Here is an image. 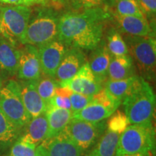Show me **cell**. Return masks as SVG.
Instances as JSON below:
<instances>
[{
	"mask_svg": "<svg viewBox=\"0 0 156 156\" xmlns=\"http://www.w3.org/2000/svg\"><path fill=\"white\" fill-rule=\"evenodd\" d=\"M106 47L112 56L128 54V48L125 41L118 31L112 30L108 36Z\"/></svg>",
	"mask_w": 156,
	"mask_h": 156,
	"instance_id": "484cf974",
	"label": "cell"
},
{
	"mask_svg": "<svg viewBox=\"0 0 156 156\" xmlns=\"http://www.w3.org/2000/svg\"><path fill=\"white\" fill-rule=\"evenodd\" d=\"M36 147L17 140L12 146L8 156H36Z\"/></svg>",
	"mask_w": 156,
	"mask_h": 156,
	"instance_id": "f1b7e54d",
	"label": "cell"
},
{
	"mask_svg": "<svg viewBox=\"0 0 156 156\" xmlns=\"http://www.w3.org/2000/svg\"><path fill=\"white\" fill-rule=\"evenodd\" d=\"M2 87V81H1V79H0V89H1Z\"/></svg>",
	"mask_w": 156,
	"mask_h": 156,
	"instance_id": "74e56055",
	"label": "cell"
},
{
	"mask_svg": "<svg viewBox=\"0 0 156 156\" xmlns=\"http://www.w3.org/2000/svg\"><path fill=\"white\" fill-rule=\"evenodd\" d=\"M139 78V75H134L119 80H107L103 83V87L113 98L122 103V101L131 93Z\"/></svg>",
	"mask_w": 156,
	"mask_h": 156,
	"instance_id": "603a6c76",
	"label": "cell"
},
{
	"mask_svg": "<svg viewBox=\"0 0 156 156\" xmlns=\"http://www.w3.org/2000/svg\"><path fill=\"white\" fill-rule=\"evenodd\" d=\"M74 9H87L102 7L106 4V0H69Z\"/></svg>",
	"mask_w": 156,
	"mask_h": 156,
	"instance_id": "4dcf8cb0",
	"label": "cell"
},
{
	"mask_svg": "<svg viewBox=\"0 0 156 156\" xmlns=\"http://www.w3.org/2000/svg\"><path fill=\"white\" fill-rule=\"evenodd\" d=\"M48 132V122L46 113L32 118L21 130L18 140L37 147L46 139Z\"/></svg>",
	"mask_w": 156,
	"mask_h": 156,
	"instance_id": "e0dca14e",
	"label": "cell"
},
{
	"mask_svg": "<svg viewBox=\"0 0 156 156\" xmlns=\"http://www.w3.org/2000/svg\"><path fill=\"white\" fill-rule=\"evenodd\" d=\"M0 109L14 125L22 130L31 118L20 94L18 81L10 80L0 89Z\"/></svg>",
	"mask_w": 156,
	"mask_h": 156,
	"instance_id": "52a82bcc",
	"label": "cell"
},
{
	"mask_svg": "<svg viewBox=\"0 0 156 156\" xmlns=\"http://www.w3.org/2000/svg\"><path fill=\"white\" fill-rule=\"evenodd\" d=\"M48 107H54V108H63L71 111V103H70L68 96H62V95L55 94L48 103L47 108Z\"/></svg>",
	"mask_w": 156,
	"mask_h": 156,
	"instance_id": "1f68e13d",
	"label": "cell"
},
{
	"mask_svg": "<svg viewBox=\"0 0 156 156\" xmlns=\"http://www.w3.org/2000/svg\"><path fill=\"white\" fill-rule=\"evenodd\" d=\"M32 9L25 6H0V34L12 44H21Z\"/></svg>",
	"mask_w": 156,
	"mask_h": 156,
	"instance_id": "5b68a950",
	"label": "cell"
},
{
	"mask_svg": "<svg viewBox=\"0 0 156 156\" xmlns=\"http://www.w3.org/2000/svg\"><path fill=\"white\" fill-rule=\"evenodd\" d=\"M119 136L120 134L106 129L85 156H115Z\"/></svg>",
	"mask_w": 156,
	"mask_h": 156,
	"instance_id": "cb8c5ba5",
	"label": "cell"
},
{
	"mask_svg": "<svg viewBox=\"0 0 156 156\" xmlns=\"http://www.w3.org/2000/svg\"><path fill=\"white\" fill-rule=\"evenodd\" d=\"M112 58V54L109 53L106 45L100 46V44L93 49L90 56L89 67L97 80L103 84V86L108 79L107 75Z\"/></svg>",
	"mask_w": 156,
	"mask_h": 156,
	"instance_id": "d6986e66",
	"label": "cell"
},
{
	"mask_svg": "<svg viewBox=\"0 0 156 156\" xmlns=\"http://www.w3.org/2000/svg\"><path fill=\"white\" fill-rule=\"evenodd\" d=\"M111 17L103 7L67 12L58 18L57 39L65 46L93 50L101 44L105 22Z\"/></svg>",
	"mask_w": 156,
	"mask_h": 156,
	"instance_id": "6da1fadb",
	"label": "cell"
},
{
	"mask_svg": "<svg viewBox=\"0 0 156 156\" xmlns=\"http://www.w3.org/2000/svg\"><path fill=\"white\" fill-rule=\"evenodd\" d=\"M122 103L130 124L153 122L155 95L150 83L140 76L131 93Z\"/></svg>",
	"mask_w": 156,
	"mask_h": 156,
	"instance_id": "7a4b0ae2",
	"label": "cell"
},
{
	"mask_svg": "<svg viewBox=\"0 0 156 156\" xmlns=\"http://www.w3.org/2000/svg\"><path fill=\"white\" fill-rule=\"evenodd\" d=\"M38 48L42 74L54 77L56 69L67 51V46L56 39Z\"/></svg>",
	"mask_w": 156,
	"mask_h": 156,
	"instance_id": "4fadbf2b",
	"label": "cell"
},
{
	"mask_svg": "<svg viewBox=\"0 0 156 156\" xmlns=\"http://www.w3.org/2000/svg\"><path fill=\"white\" fill-rule=\"evenodd\" d=\"M112 17L119 30L125 35L153 38L155 36V32L147 17L123 16L114 12Z\"/></svg>",
	"mask_w": 156,
	"mask_h": 156,
	"instance_id": "5bb4252c",
	"label": "cell"
},
{
	"mask_svg": "<svg viewBox=\"0 0 156 156\" xmlns=\"http://www.w3.org/2000/svg\"><path fill=\"white\" fill-rule=\"evenodd\" d=\"M21 130L16 127L0 109V155H5L18 140Z\"/></svg>",
	"mask_w": 156,
	"mask_h": 156,
	"instance_id": "7402d4cb",
	"label": "cell"
},
{
	"mask_svg": "<svg viewBox=\"0 0 156 156\" xmlns=\"http://www.w3.org/2000/svg\"><path fill=\"white\" fill-rule=\"evenodd\" d=\"M86 62L85 55L78 48L67 49L56 69L54 78L58 83L67 80L75 75Z\"/></svg>",
	"mask_w": 156,
	"mask_h": 156,
	"instance_id": "2e32d148",
	"label": "cell"
},
{
	"mask_svg": "<svg viewBox=\"0 0 156 156\" xmlns=\"http://www.w3.org/2000/svg\"><path fill=\"white\" fill-rule=\"evenodd\" d=\"M125 41L129 54L140 77L146 81L153 82L155 78L156 41L153 37L125 35Z\"/></svg>",
	"mask_w": 156,
	"mask_h": 156,
	"instance_id": "277c9868",
	"label": "cell"
},
{
	"mask_svg": "<svg viewBox=\"0 0 156 156\" xmlns=\"http://www.w3.org/2000/svg\"><path fill=\"white\" fill-rule=\"evenodd\" d=\"M0 3L9 5L25 6L29 7L34 5L46 6L49 3V0H0Z\"/></svg>",
	"mask_w": 156,
	"mask_h": 156,
	"instance_id": "d6a6232c",
	"label": "cell"
},
{
	"mask_svg": "<svg viewBox=\"0 0 156 156\" xmlns=\"http://www.w3.org/2000/svg\"><path fill=\"white\" fill-rule=\"evenodd\" d=\"M18 83L21 99L31 118L46 112V105L37 91L36 81L20 80Z\"/></svg>",
	"mask_w": 156,
	"mask_h": 156,
	"instance_id": "9a60e30c",
	"label": "cell"
},
{
	"mask_svg": "<svg viewBox=\"0 0 156 156\" xmlns=\"http://www.w3.org/2000/svg\"><path fill=\"white\" fill-rule=\"evenodd\" d=\"M155 151V130L153 122L129 124L120 134L116 155L149 154Z\"/></svg>",
	"mask_w": 156,
	"mask_h": 156,
	"instance_id": "3957f363",
	"label": "cell"
},
{
	"mask_svg": "<svg viewBox=\"0 0 156 156\" xmlns=\"http://www.w3.org/2000/svg\"><path fill=\"white\" fill-rule=\"evenodd\" d=\"M114 6L115 11L114 13L115 14L123 16L145 17L136 0H119Z\"/></svg>",
	"mask_w": 156,
	"mask_h": 156,
	"instance_id": "83f0119b",
	"label": "cell"
},
{
	"mask_svg": "<svg viewBox=\"0 0 156 156\" xmlns=\"http://www.w3.org/2000/svg\"><path fill=\"white\" fill-rule=\"evenodd\" d=\"M20 49L17 75L20 80L36 81L42 75L38 48L31 45H23Z\"/></svg>",
	"mask_w": 156,
	"mask_h": 156,
	"instance_id": "7c38bea8",
	"label": "cell"
},
{
	"mask_svg": "<svg viewBox=\"0 0 156 156\" xmlns=\"http://www.w3.org/2000/svg\"><path fill=\"white\" fill-rule=\"evenodd\" d=\"M136 75V67L129 54L112 56L108 69V79L119 80Z\"/></svg>",
	"mask_w": 156,
	"mask_h": 156,
	"instance_id": "44dd1931",
	"label": "cell"
},
{
	"mask_svg": "<svg viewBox=\"0 0 156 156\" xmlns=\"http://www.w3.org/2000/svg\"><path fill=\"white\" fill-rule=\"evenodd\" d=\"M58 86L55 78L42 74L36 80V87L39 95L46 105V108L51 99L56 94V90Z\"/></svg>",
	"mask_w": 156,
	"mask_h": 156,
	"instance_id": "d4e9b609",
	"label": "cell"
},
{
	"mask_svg": "<svg viewBox=\"0 0 156 156\" xmlns=\"http://www.w3.org/2000/svg\"><path fill=\"white\" fill-rule=\"evenodd\" d=\"M115 156H149V154H135V155H123Z\"/></svg>",
	"mask_w": 156,
	"mask_h": 156,
	"instance_id": "8d00e7d4",
	"label": "cell"
},
{
	"mask_svg": "<svg viewBox=\"0 0 156 156\" xmlns=\"http://www.w3.org/2000/svg\"><path fill=\"white\" fill-rule=\"evenodd\" d=\"M122 104L113 98L104 88L92 96V100L86 107L73 113V119L90 122H99L106 120Z\"/></svg>",
	"mask_w": 156,
	"mask_h": 156,
	"instance_id": "9c48e42d",
	"label": "cell"
},
{
	"mask_svg": "<svg viewBox=\"0 0 156 156\" xmlns=\"http://www.w3.org/2000/svg\"><path fill=\"white\" fill-rule=\"evenodd\" d=\"M106 130V121L90 122L72 119L62 132L84 152L88 151Z\"/></svg>",
	"mask_w": 156,
	"mask_h": 156,
	"instance_id": "ba28073f",
	"label": "cell"
},
{
	"mask_svg": "<svg viewBox=\"0 0 156 156\" xmlns=\"http://www.w3.org/2000/svg\"><path fill=\"white\" fill-rule=\"evenodd\" d=\"M45 113L48 122L46 139L58 135L73 119V112L67 109L48 107Z\"/></svg>",
	"mask_w": 156,
	"mask_h": 156,
	"instance_id": "ffe728a7",
	"label": "cell"
},
{
	"mask_svg": "<svg viewBox=\"0 0 156 156\" xmlns=\"http://www.w3.org/2000/svg\"><path fill=\"white\" fill-rule=\"evenodd\" d=\"M58 18L51 11L39 12L36 17L29 21L21 44L38 48L56 40L58 36Z\"/></svg>",
	"mask_w": 156,
	"mask_h": 156,
	"instance_id": "8992f818",
	"label": "cell"
},
{
	"mask_svg": "<svg viewBox=\"0 0 156 156\" xmlns=\"http://www.w3.org/2000/svg\"><path fill=\"white\" fill-rule=\"evenodd\" d=\"M54 3L58 4V5H64L69 2V0H51Z\"/></svg>",
	"mask_w": 156,
	"mask_h": 156,
	"instance_id": "e575fe53",
	"label": "cell"
},
{
	"mask_svg": "<svg viewBox=\"0 0 156 156\" xmlns=\"http://www.w3.org/2000/svg\"><path fill=\"white\" fill-rule=\"evenodd\" d=\"M36 156H82L83 151L62 132L45 139L36 148Z\"/></svg>",
	"mask_w": 156,
	"mask_h": 156,
	"instance_id": "8fae6325",
	"label": "cell"
},
{
	"mask_svg": "<svg viewBox=\"0 0 156 156\" xmlns=\"http://www.w3.org/2000/svg\"><path fill=\"white\" fill-rule=\"evenodd\" d=\"M119 0H106V4H108L109 6H114Z\"/></svg>",
	"mask_w": 156,
	"mask_h": 156,
	"instance_id": "d590c367",
	"label": "cell"
},
{
	"mask_svg": "<svg viewBox=\"0 0 156 156\" xmlns=\"http://www.w3.org/2000/svg\"><path fill=\"white\" fill-rule=\"evenodd\" d=\"M129 124L125 113L116 110L109 117L108 122H106V129L114 133L121 134L125 131Z\"/></svg>",
	"mask_w": 156,
	"mask_h": 156,
	"instance_id": "4316f807",
	"label": "cell"
},
{
	"mask_svg": "<svg viewBox=\"0 0 156 156\" xmlns=\"http://www.w3.org/2000/svg\"><path fill=\"white\" fill-rule=\"evenodd\" d=\"M140 9L146 17H154L156 12V0H136Z\"/></svg>",
	"mask_w": 156,
	"mask_h": 156,
	"instance_id": "836d02e7",
	"label": "cell"
},
{
	"mask_svg": "<svg viewBox=\"0 0 156 156\" xmlns=\"http://www.w3.org/2000/svg\"><path fill=\"white\" fill-rule=\"evenodd\" d=\"M20 49L0 36V72L6 76L17 75Z\"/></svg>",
	"mask_w": 156,
	"mask_h": 156,
	"instance_id": "ac0fdd59",
	"label": "cell"
},
{
	"mask_svg": "<svg viewBox=\"0 0 156 156\" xmlns=\"http://www.w3.org/2000/svg\"><path fill=\"white\" fill-rule=\"evenodd\" d=\"M58 83V86L89 96H93L103 88V84L97 80L87 62L73 77Z\"/></svg>",
	"mask_w": 156,
	"mask_h": 156,
	"instance_id": "30bf717a",
	"label": "cell"
},
{
	"mask_svg": "<svg viewBox=\"0 0 156 156\" xmlns=\"http://www.w3.org/2000/svg\"><path fill=\"white\" fill-rule=\"evenodd\" d=\"M69 98L71 103V111L73 113L79 112L86 107L92 100V96L70 91Z\"/></svg>",
	"mask_w": 156,
	"mask_h": 156,
	"instance_id": "f546056e",
	"label": "cell"
}]
</instances>
